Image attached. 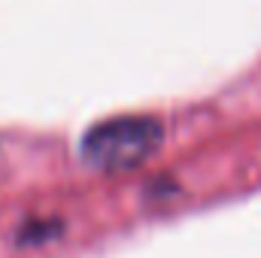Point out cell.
<instances>
[{
	"label": "cell",
	"instance_id": "obj_1",
	"mask_svg": "<svg viewBox=\"0 0 261 258\" xmlns=\"http://www.w3.org/2000/svg\"><path fill=\"white\" fill-rule=\"evenodd\" d=\"M164 131L155 119L146 116H125L100 122L85 134L82 158L100 170H130L140 167L158 146Z\"/></svg>",
	"mask_w": 261,
	"mask_h": 258
}]
</instances>
